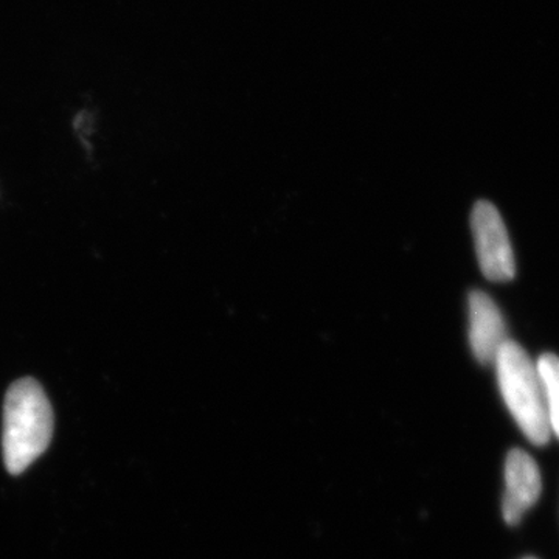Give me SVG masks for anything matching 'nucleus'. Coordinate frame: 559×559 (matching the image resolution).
I'll list each match as a JSON object with an SVG mask.
<instances>
[{
  "instance_id": "4",
  "label": "nucleus",
  "mask_w": 559,
  "mask_h": 559,
  "mask_svg": "<svg viewBox=\"0 0 559 559\" xmlns=\"http://www.w3.org/2000/svg\"><path fill=\"white\" fill-rule=\"evenodd\" d=\"M543 480L535 460L522 450L510 451L506 462L502 514L509 525L520 524L525 511L538 502Z\"/></svg>"
},
{
  "instance_id": "6",
  "label": "nucleus",
  "mask_w": 559,
  "mask_h": 559,
  "mask_svg": "<svg viewBox=\"0 0 559 559\" xmlns=\"http://www.w3.org/2000/svg\"><path fill=\"white\" fill-rule=\"evenodd\" d=\"M540 382H543L544 399H546L547 415L550 430L559 439V358L555 355L540 356L538 360Z\"/></svg>"
},
{
  "instance_id": "7",
  "label": "nucleus",
  "mask_w": 559,
  "mask_h": 559,
  "mask_svg": "<svg viewBox=\"0 0 559 559\" xmlns=\"http://www.w3.org/2000/svg\"><path fill=\"white\" fill-rule=\"evenodd\" d=\"M525 559H536V558H525Z\"/></svg>"
},
{
  "instance_id": "1",
  "label": "nucleus",
  "mask_w": 559,
  "mask_h": 559,
  "mask_svg": "<svg viewBox=\"0 0 559 559\" xmlns=\"http://www.w3.org/2000/svg\"><path fill=\"white\" fill-rule=\"evenodd\" d=\"M53 433V411L39 382L11 384L3 406V459L11 474L24 473L46 452Z\"/></svg>"
},
{
  "instance_id": "2",
  "label": "nucleus",
  "mask_w": 559,
  "mask_h": 559,
  "mask_svg": "<svg viewBox=\"0 0 559 559\" xmlns=\"http://www.w3.org/2000/svg\"><path fill=\"white\" fill-rule=\"evenodd\" d=\"M503 401L524 436L544 447L550 440V423L538 369L525 349L507 341L495 360Z\"/></svg>"
},
{
  "instance_id": "3",
  "label": "nucleus",
  "mask_w": 559,
  "mask_h": 559,
  "mask_svg": "<svg viewBox=\"0 0 559 559\" xmlns=\"http://www.w3.org/2000/svg\"><path fill=\"white\" fill-rule=\"evenodd\" d=\"M473 234L481 274L491 282H510L516 274L513 249L499 210L479 201L473 210Z\"/></svg>"
},
{
  "instance_id": "5",
  "label": "nucleus",
  "mask_w": 559,
  "mask_h": 559,
  "mask_svg": "<svg viewBox=\"0 0 559 559\" xmlns=\"http://www.w3.org/2000/svg\"><path fill=\"white\" fill-rule=\"evenodd\" d=\"M469 342L474 356L480 364H495L500 347L506 344V322L498 305L488 294L474 290L469 294Z\"/></svg>"
}]
</instances>
